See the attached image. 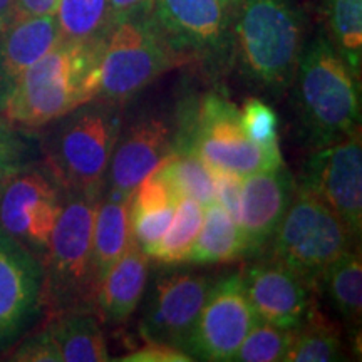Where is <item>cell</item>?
I'll use <instances>...</instances> for the list:
<instances>
[{
	"label": "cell",
	"instance_id": "1",
	"mask_svg": "<svg viewBox=\"0 0 362 362\" xmlns=\"http://www.w3.org/2000/svg\"><path fill=\"white\" fill-rule=\"evenodd\" d=\"M307 22L296 0H242L232 17V59L257 93L282 99L305 47Z\"/></svg>",
	"mask_w": 362,
	"mask_h": 362
},
{
	"label": "cell",
	"instance_id": "2",
	"mask_svg": "<svg viewBox=\"0 0 362 362\" xmlns=\"http://www.w3.org/2000/svg\"><path fill=\"white\" fill-rule=\"evenodd\" d=\"M104 40L61 39L0 98V112L7 123L21 129H40L96 99Z\"/></svg>",
	"mask_w": 362,
	"mask_h": 362
},
{
	"label": "cell",
	"instance_id": "3",
	"mask_svg": "<svg viewBox=\"0 0 362 362\" xmlns=\"http://www.w3.org/2000/svg\"><path fill=\"white\" fill-rule=\"evenodd\" d=\"M359 81L325 35L305 44L291 89L298 134L312 151L361 129Z\"/></svg>",
	"mask_w": 362,
	"mask_h": 362
},
{
	"label": "cell",
	"instance_id": "4",
	"mask_svg": "<svg viewBox=\"0 0 362 362\" xmlns=\"http://www.w3.org/2000/svg\"><path fill=\"white\" fill-rule=\"evenodd\" d=\"M103 188L64 192L61 215L42 259L44 309L49 317L71 310L94 312L96 291L90 252L94 215Z\"/></svg>",
	"mask_w": 362,
	"mask_h": 362
},
{
	"label": "cell",
	"instance_id": "5",
	"mask_svg": "<svg viewBox=\"0 0 362 362\" xmlns=\"http://www.w3.org/2000/svg\"><path fill=\"white\" fill-rule=\"evenodd\" d=\"M54 123L45 139L47 173L64 192L103 188L123 131L121 104L93 99Z\"/></svg>",
	"mask_w": 362,
	"mask_h": 362
},
{
	"label": "cell",
	"instance_id": "6",
	"mask_svg": "<svg viewBox=\"0 0 362 362\" xmlns=\"http://www.w3.org/2000/svg\"><path fill=\"white\" fill-rule=\"evenodd\" d=\"M173 149L193 153L210 168L233 171L243 178L284 165L282 155L265 151L247 138L240 110L221 89L208 90L181 116Z\"/></svg>",
	"mask_w": 362,
	"mask_h": 362
},
{
	"label": "cell",
	"instance_id": "7",
	"mask_svg": "<svg viewBox=\"0 0 362 362\" xmlns=\"http://www.w3.org/2000/svg\"><path fill=\"white\" fill-rule=\"evenodd\" d=\"M359 243L346 223L305 188L298 187L262 255L291 267L319 291L324 272Z\"/></svg>",
	"mask_w": 362,
	"mask_h": 362
},
{
	"label": "cell",
	"instance_id": "8",
	"mask_svg": "<svg viewBox=\"0 0 362 362\" xmlns=\"http://www.w3.org/2000/svg\"><path fill=\"white\" fill-rule=\"evenodd\" d=\"M187 61L163 37L151 17L116 24L104 40L98 64L96 99L123 104Z\"/></svg>",
	"mask_w": 362,
	"mask_h": 362
},
{
	"label": "cell",
	"instance_id": "9",
	"mask_svg": "<svg viewBox=\"0 0 362 362\" xmlns=\"http://www.w3.org/2000/svg\"><path fill=\"white\" fill-rule=\"evenodd\" d=\"M163 37L208 79L218 83L232 69V19L221 0H153Z\"/></svg>",
	"mask_w": 362,
	"mask_h": 362
},
{
	"label": "cell",
	"instance_id": "10",
	"mask_svg": "<svg viewBox=\"0 0 362 362\" xmlns=\"http://www.w3.org/2000/svg\"><path fill=\"white\" fill-rule=\"evenodd\" d=\"M62 202L64 189L49 173L16 171L0 180V230L42 260Z\"/></svg>",
	"mask_w": 362,
	"mask_h": 362
},
{
	"label": "cell",
	"instance_id": "11",
	"mask_svg": "<svg viewBox=\"0 0 362 362\" xmlns=\"http://www.w3.org/2000/svg\"><path fill=\"white\" fill-rule=\"evenodd\" d=\"M298 187L305 188L346 223L357 240L362 233L361 129L342 141L312 151Z\"/></svg>",
	"mask_w": 362,
	"mask_h": 362
},
{
	"label": "cell",
	"instance_id": "12",
	"mask_svg": "<svg viewBox=\"0 0 362 362\" xmlns=\"http://www.w3.org/2000/svg\"><path fill=\"white\" fill-rule=\"evenodd\" d=\"M257 320L240 272L215 279L185 352L197 361H232Z\"/></svg>",
	"mask_w": 362,
	"mask_h": 362
},
{
	"label": "cell",
	"instance_id": "13",
	"mask_svg": "<svg viewBox=\"0 0 362 362\" xmlns=\"http://www.w3.org/2000/svg\"><path fill=\"white\" fill-rule=\"evenodd\" d=\"M44 312L42 260L0 230V352L12 349Z\"/></svg>",
	"mask_w": 362,
	"mask_h": 362
},
{
	"label": "cell",
	"instance_id": "14",
	"mask_svg": "<svg viewBox=\"0 0 362 362\" xmlns=\"http://www.w3.org/2000/svg\"><path fill=\"white\" fill-rule=\"evenodd\" d=\"M215 279L193 272L163 274L149 287L139 334L146 342H161L185 351Z\"/></svg>",
	"mask_w": 362,
	"mask_h": 362
},
{
	"label": "cell",
	"instance_id": "15",
	"mask_svg": "<svg viewBox=\"0 0 362 362\" xmlns=\"http://www.w3.org/2000/svg\"><path fill=\"white\" fill-rule=\"evenodd\" d=\"M250 260L240 275L255 315L284 329L298 327L315 305L317 288L279 260L267 255Z\"/></svg>",
	"mask_w": 362,
	"mask_h": 362
},
{
	"label": "cell",
	"instance_id": "16",
	"mask_svg": "<svg viewBox=\"0 0 362 362\" xmlns=\"http://www.w3.org/2000/svg\"><path fill=\"white\" fill-rule=\"evenodd\" d=\"M296 188L297 181L285 163L279 168L243 178L238 215L243 259H255L264 253L291 205Z\"/></svg>",
	"mask_w": 362,
	"mask_h": 362
},
{
	"label": "cell",
	"instance_id": "17",
	"mask_svg": "<svg viewBox=\"0 0 362 362\" xmlns=\"http://www.w3.org/2000/svg\"><path fill=\"white\" fill-rule=\"evenodd\" d=\"M173 128L155 116L136 121L128 133L121 131L104 178V188L131 197L149 173L173 155Z\"/></svg>",
	"mask_w": 362,
	"mask_h": 362
},
{
	"label": "cell",
	"instance_id": "18",
	"mask_svg": "<svg viewBox=\"0 0 362 362\" xmlns=\"http://www.w3.org/2000/svg\"><path fill=\"white\" fill-rule=\"evenodd\" d=\"M56 16L12 17L0 30V98L8 88L61 42Z\"/></svg>",
	"mask_w": 362,
	"mask_h": 362
},
{
	"label": "cell",
	"instance_id": "19",
	"mask_svg": "<svg viewBox=\"0 0 362 362\" xmlns=\"http://www.w3.org/2000/svg\"><path fill=\"white\" fill-rule=\"evenodd\" d=\"M149 257L131 238L128 248L104 275L94 298V312L101 322L123 324L134 314L146 291Z\"/></svg>",
	"mask_w": 362,
	"mask_h": 362
},
{
	"label": "cell",
	"instance_id": "20",
	"mask_svg": "<svg viewBox=\"0 0 362 362\" xmlns=\"http://www.w3.org/2000/svg\"><path fill=\"white\" fill-rule=\"evenodd\" d=\"M131 197L115 189L103 188L98 202L93 226V252H90V274L94 291H99L104 275L123 255L131 242L129 223Z\"/></svg>",
	"mask_w": 362,
	"mask_h": 362
},
{
	"label": "cell",
	"instance_id": "21",
	"mask_svg": "<svg viewBox=\"0 0 362 362\" xmlns=\"http://www.w3.org/2000/svg\"><path fill=\"white\" fill-rule=\"evenodd\" d=\"M45 330L61 356V362L111 361L96 312L71 310L49 317Z\"/></svg>",
	"mask_w": 362,
	"mask_h": 362
},
{
	"label": "cell",
	"instance_id": "22",
	"mask_svg": "<svg viewBox=\"0 0 362 362\" xmlns=\"http://www.w3.org/2000/svg\"><path fill=\"white\" fill-rule=\"evenodd\" d=\"M243 259L238 223L225 208L214 202L203 206V221L187 264L215 265Z\"/></svg>",
	"mask_w": 362,
	"mask_h": 362
},
{
	"label": "cell",
	"instance_id": "23",
	"mask_svg": "<svg viewBox=\"0 0 362 362\" xmlns=\"http://www.w3.org/2000/svg\"><path fill=\"white\" fill-rule=\"evenodd\" d=\"M324 288L330 304L352 329H359L362 314V257L359 243L344 252L324 272L319 291Z\"/></svg>",
	"mask_w": 362,
	"mask_h": 362
},
{
	"label": "cell",
	"instance_id": "24",
	"mask_svg": "<svg viewBox=\"0 0 362 362\" xmlns=\"http://www.w3.org/2000/svg\"><path fill=\"white\" fill-rule=\"evenodd\" d=\"M342 359L341 329L322 312L312 307L309 315L293 329L285 362H332Z\"/></svg>",
	"mask_w": 362,
	"mask_h": 362
},
{
	"label": "cell",
	"instance_id": "25",
	"mask_svg": "<svg viewBox=\"0 0 362 362\" xmlns=\"http://www.w3.org/2000/svg\"><path fill=\"white\" fill-rule=\"evenodd\" d=\"M324 21L330 44L361 78L362 69V0H324Z\"/></svg>",
	"mask_w": 362,
	"mask_h": 362
},
{
	"label": "cell",
	"instance_id": "26",
	"mask_svg": "<svg viewBox=\"0 0 362 362\" xmlns=\"http://www.w3.org/2000/svg\"><path fill=\"white\" fill-rule=\"evenodd\" d=\"M158 178L168 183L176 198H193L202 206L215 202V185L210 166L188 151H173L153 171Z\"/></svg>",
	"mask_w": 362,
	"mask_h": 362
},
{
	"label": "cell",
	"instance_id": "27",
	"mask_svg": "<svg viewBox=\"0 0 362 362\" xmlns=\"http://www.w3.org/2000/svg\"><path fill=\"white\" fill-rule=\"evenodd\" d=\"M203 221V206L193 198H181L176 203L173 218L155 250L149 253V260L163 267L187 264L192 248L197 242Z\"/></svg>",
	"mask_w": 362,
	"mask_h": 362
},
{
	"label": "cell",
	"instance_id": "28",
	"mask_svg": "<svg viewBox=\"0 0 362 362\" xmlns=\"http://www.w3.org/2000/svg\"><path fill=\"white\" fill-rule=\"evenodd\" d=\"M54 16L61 37L71 42H96L111 30L107 0H59Z\"/></svg>",
	"mask_w": 362,
	"mask_h": 362
},
{
	"label": "cell",
	"instance_id": "29",
	"mask_svg": "<svg viewBox=\"0 0 362 362\" xmlns=\"http://www.w3.org/2000/svg\"><path fill=\"white\" fill-rule=\"evenodd\" d=\"M293 329L257 320L235 352L232 361L237 362H279L292 342Z\"/></svg>",
	"mask_w": 362,
	"mask_h": 362
},
{
	"label": "cell",
	"instance_id": "30",
	"mask_svg": "<svg viewBox=\"0 0 362 362\" xmlns=\"http://www.w3.org/2000/svg\"><path fill=\"white\" fill-rule=\"evenodd\" d=\"M240 123L247 138L265 151L280 153L279 141V117L269 103L262 98H247L240 107Z\"/></svg>",
	"mask_w": 362,
	"mask_h": 362
},
{
	"label": "cell",
	"instance_id": "31",
	"mask_svg": "<svg viewBox=\"0 0 362 362\" xmlns=\"http://www.w3.org/2000/svg\"><path fill=\"white\" fill-rule=\"evenodd\" d=\"M175 208L176 205H170L158 208V210L141 211V214H129L131 238L146 255L155 250V247L160 243L173 218Z\"/></svg>",
	"mask_w": 362,
	"mask_h": 362
},
{
	"label": "cell",
	"instance_id": "32",
	"mask_svg": "<svg viewBox=\"0 0 362 362\" xmlns=\"http://www.w3.org/2000/svg\"><path fill=\"white\" fill-rule=\"evenodd\" d=\"M178 202L180 200L166 181L158 178L155 173H149L131 194L129 214L158 210V208L176 205Z\"/></svg>",
	"mask_w": 362,
	"mask_h": 362
},
{
	"label": "cell",
	"instance_id": "33",
	"mask_svg": "<svg viewBox=\"0 0 362 362\" xmlns=\"http://www.w3.org/2000/svg\"><path fill=\"white\" fill-rule=\"evenodd\" d=\"M214 175L215 185V202L221 208L228 211V215L238 223L240 215V202H242V188H243V176H240L233 171L210 168Z\"/></svg>",
	"mask_w": 362,
	"mask_h": 362
},
{
	"label": "cell",
	"instance_id": "34",
	"mask_svg": "<svg viewBox=\"0 0 362 362\" xmlns=\"http://www.w3.org/2000/svg\"><path fill=\"white\" fill-rule=\"evenodd\" d=\"M11 361L21 362H61V356L54 346L51 336L45 327L33 336L19 341V346H13Z\"/></svg>",
	"mask_w": 362,
	"mask_h": 362
},
{
	"label": "cell",
	"instance_id": "35",
	"mask_svg": "<svg viewBox=\"0 0 362 362\" xmlns=\"http://www.w3.org/2000/svg\"><path fill=\"white\" fill-rule=\"evenodd\" d=\"M27 146L11 128L0 124V180L25 168Z\"/></svg>",
	"mask_w": 362,
	"mask_h": 362
},
{
	"label": "cell",
	"instance_id": "36",
	"mask_svg": "<svg viewBox=\"0 0 362 362\" xmlns=\"http://www.w3.org/2000/svg\"><path fill=\"white\" fill-rule=\"evenodd\" d=\"M117 361L123 362H192V356L176 349L173 346L161 342H146L143 347L136 349Z\"/></svg>",
	"mask_w": 362,
	"mask_h": 362
},
{
	"label": "cell",
	"instance_id": "37",
	"mask_svg": "<svg viewBox=\"0 0 362 362\" xmlns=\"http://www.w3.org/2000/svg\"><path fill=\"white\" fill-rule=\"evenodd\" d=\"M153 0H107L111 29L119 22L148 17L151 13Z\"/></svg>",
	"mask_w": 362,
	"mask_h": 362
},
{
	"label": "cell",
	"instance_id": "38",
	"mask_svg": "<svg viewBox=\"0 0 362 362\" xmlns=\"http://www.w3.org/2000/svg\"><path fill=\"white\" fill-rule=\"evenodd\" d=\"M59 0H13V17L52 16Z\"/></svg>",
	"mask_w": 362,
	"mask_h": 362
},
{
	"label": "cell",
	"instance_id": "39",
	"mask_svg": "<svg viewBox=\"0 0 362 362\" xmlns=\"http://www.w3.org/2000/svg\"><path fill=\"white\" fill-rule=\"evenodd\" d=\"M13 17V0H0V30Z\"/></svg>",
	"mask_w": 362,
	"mask_h": 362
},
{
	"label": "cell",
	"instance_id": "40",
	"mask_svg": "<svg viewBox=\"0 0 362 362\" xmlns=\"http://www.w3.org/2000/svg\"><path fill=\"white\" fill-rule=\"evenodd\" d=\"M221 4H223V7L226 8V12H228L230 19H232L235 11H237L240 4H242V0H221Z\"/></svg>",
	"mask_w": 362,
	"mask_h": 362
}]
</instances>
